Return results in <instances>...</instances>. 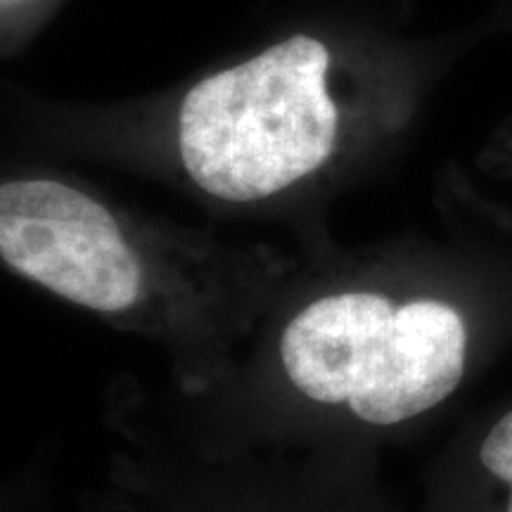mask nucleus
<instances>
[{
  "label": "nucleus",
  "instance_id": "obj_1",
  "mask_svg": "<svg viewBox=\"0 0 512 512\" xmlns=\"http://www.w3.org/2000/svg\"><path fill=\"white\" fill-rule=\"evenodd\" d=\"M304 249L302 271L233 373L188 396L219 415L200 437L349 451L463 384L470 328L458 306L396 283L373 247Z\"/></svg>",
  "mask_w": 512,
  "mask_h": 512
},
{
  "label": "nucleus",
  "instance_id": "obj_2",
  "mask_svg": "<svg viewBox=\"0 0 512 512\" xmlns=\"http://www.w3.org/2000/svg\"><path fill=\"white\" fill-rule=\"evenodd\" d=\"M0 259L24 283L157 344L185 396H200L233 373L306 249L233 245L140 219L64 176L15 174L0 185Z\"/></svg>",
  "mask_w": 512,
  "mask_h": 512
},
{
  "label": "nucleus",
  "instance_id": "obj_3",
  "mask_svg": "<svg viewBox=\"0 0 512 512\" xmlns=\"http://www.w3.org/2000/svg\"><path fill=\"white\" fill-rule=\"evenodd\" d=\"M356 131L335 53L297 34L192 83L171 114L169 145L197 195L261 211L330 176Z\"/></svg>",
  "mask_w": 512,
  "mask_h": 512
},
{
  "label": "nucleus",
  "instance_id": "obj_4",
  "mask_svg": "<svg viewBox=\"0 0 512 512\" xmlns=\"http://www.w3.org/2000/svg\"><path fill=\"white\" fill-rule=\"evenodd\" d=\"M479 463L505 489L503 512H512V408L486 432L479 446Z\"/></svg>",
  "mask_w": 512,
  "mask_h": 512
}]
</instances>
